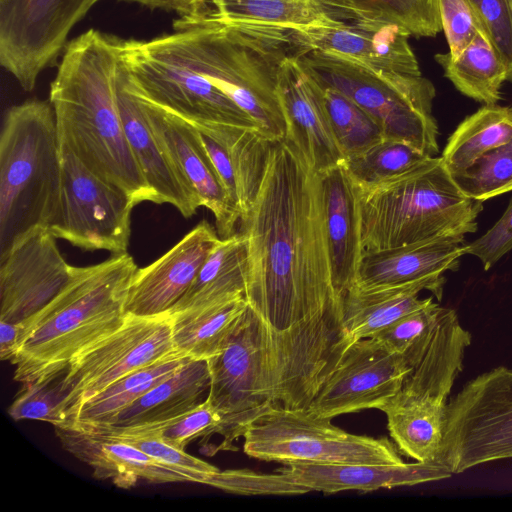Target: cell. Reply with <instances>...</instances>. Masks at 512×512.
<instances>
[{"mask_svg":"<svg viewBox=\"0 0 512 512\" xmlns=\"http://www.w3.org/2000/svg\"><path fill=\"white\" fill-rule=\"evenodd\" d=\"M55 434L64 450L92 469L94 478L110 480L119 488L129 489L140 479L157 484L188 482L185 476L119 438L67 426H55Z\"/></svg>","mask_w":512,"mask_h":512,"instance_id":"obj_20","label":"cell"},{"mask_svg":"<svg viewBox=\"0 0 512 512\" xmlns=\"http://www.w3.org/2000/svg\"><path fill=\"white\" fill-rule=\"evenodd\" d=\"M209 382L207 361L190 359L126 407L109 426L153 425L178 417L202 402Z\"/></svg>","mask_w":512,"mask_h":512,"instance_id":"obj_27","label":"cell"},{"mask_svg":"<svg viewBox=\"0 0 512 512\" xmlns=\"http://www.w3.org/2000/svg\"><path fill=\"white\" fill-rule=\"evenodd\" d=\"M445 281L443 275H437L393 286H353L343 299V322L351 343L372 338L403 316L433 301L432 297L419 298L423 290L432 292L440 301Z\"/></svg>","mask_w":512,"mask_h":512,"instance_id":"obj_25","label":"cell"},{"mask_svg":"<svg viewBox=\"0 0 512 512\" xmlns=\"http://www.w3.org/2000/svg\"><path fill=\"white\" fill-rule=\"evenodd\" d=\"M441 311L442 307L431 301L403 316L372 338L390 351L402 355L414 369L429 347Z\"/></svg>","mask_w":512,"mask_h":512,"instance_id":"obj_37","label":"cell"},{"mask_svg":"<svg viewBox=\"0 0 512 512\" xmlns=\"http://www.w3.org/2000/svg\"><path fill=\"white\" fill-rule=\"evenodd\" d=\"M351 17L397 24L411 36L434 37L442 31L438 0H337Z\"/></svg>","mask_w":512,"mask_h":512,"instance_id":"obj_33","label":"cell"},{"mask_svg":"<svg viewBox=\"0 0 512 512\" xmlns=\"http://www.w3.org/2000/svg\"><path fill=\"white\" fill-rule=\"evenodd\" d=\"M139 101L154 135L179 175L200 205L213 214L219 237L225 239L235 234L240 211L223 187L198 129L156 106Z\"/></svg>","mask_w":512,"mask_h":512,"instance_id":"obj_19","label":"cell"},{"mask_svg":"<svg viewBox=\"0 0 512 512\" xmlns=\"http://www.w3.org/2000/svg\"><path fill=\"white\" fill-rule=\"evenodd\" d=\"M101 0H0V63L25 91L55 63L68 35Z\"/></svg>","mask_w":512,"mask_h":512,"instance_id":"obj_12","label":"cell"},{"mask_svg":"<svg viewBox=\"0 0 512 512\" xmlns=\"http://www.w3.org/2000/svg\"><path fill=\"white\" fill-rule=\"evenodd\" d=\"M482 29L512 82V12L508 0H469Z\"/></svg>","mask_w":512,"mask_h":512,"instance_id":"obj_41","label":"cell"},{"mask_svg":"<svg viewBox=\"0 0 512 512\" xmlns=\"http://www.w3.org/2000/svg\"><path fill=\"white\" fill-rule=\"evenodd\" d=\"M429 157L407 143L385 139L342 165L356 186L371 187L410 171Z\"/></svg>","mask_w":512,"mask_h":512,"instance_id":"obj_35","label":"cell"},{"mask_svg":"<svg viewBox=\"0 0 512 512\" xmlns=\"http://www.w3.org/2000/svg\"><path fill=\"white\" fill-rule=\"evenodd\" d=\"M438 8L448 53L457 57L484 31L469 0H438Z\"/></svg>","mask_w":512,"mask_h":512,"instance_id":"obj_42","label":"cell"},{"mask_svg":"<svg viewBox=\"0 0 512 512\" xmlns=\"http://www.w3.org/2000/svg\"><path fill=\"white\" fill-rule=\"evenodd\" d=\"M197 129L223 187L243 217L259 191L273 142L253 128Z\"/></svg>","mask_w":512,"mask_h":512,"instance_id":"obj_21","label":"cell"},{"mask_svg":"<svg viewBox=\"0 0 512 512\" xmlns=\"http://www.w3.org/2000/svg\"><path fill=\"white\" fill-rule=\"evenodd\" d=\"M297 57L319 82L338 90L370 114L386 139L407 143L431 157L439 153L431 81L422 75L377 73L326 51L301 50Z\"/></svg>","mask_w":512,"mask_h":512,"instance_id":"obj_6","label":"cell"},{"mask_svg":"<svg viewBox=\"0 0 512 512\" xmlns=\"http://www.w3.org/2000/svg\"><path fill=\"white\" fill-rule=\"evenodd\" d=\"M220 424V415L205 399L186 413L157 424L134 427L106 426L84 430L108 434L151 435L175 448L185 450L189 443L198 438L218 434Z\"/></svg>","mask_w":512,"mask_h":512,"instance_id":"obj_36","label":"cell"},{"mask_svg":"<svg viewBox=\"0 0 512 512\" xmlns=\"http://www.w3.org/2000/svg\"><path fill=\"white\" fill-rule=\"evenodd\" d=\"M101 434L119 438L137 447L163 465L185 476L188 482L211 486L215 475L219 471L217 467L188 454L185 450L175 448L155 436Z\"/></svg>","mask_w":512,"mask_h":512,"instance_id":"obj_40","label":"cell"},{"mask_svg":"<svg viewBox=\"0 0 512 512\" xmlns=\"http://www.w3.org/2000/svg\"><path fill=\"white\" fill-rule=\"evenodd\" d=\"M512 249V198L501 218L480 238L465 245V254L476 256L489 270Z\"/></svg>","mask_w":512,"mask_h":512,"instance_id":"obj_43","label":"cell"},{"mask_svg":"<svg viewBox=\"0 0 512 512\" xmlns=\"http://www.w3.org/2000/svg\"><path fill=\"white\" fill-rule=\"evenodd\" d=\"M61 148L51 103L30 100L5 114L0 136V259L57 217Z\"/></svg>","mask_w":512,"mask_h":512,"instance_id":"obj_5","label":"cell"},{"mask_svg":"<svg viewBox=\"0 0 512 512\" xmlns=\"http://www.w3.org/2000/svg\"><path fill=\"white\" fill-rule=\"evenodd\" d=\"M56 240L47 228L36 229L0 259V321L22 323L28 337L70 278Z\"/></svg>","mask_w":512,"mask_h":512,"instance_id":"obj_15","label":"cell"},{"mask_svg":"<svg viewBox=\"0 0 512 512\" xmlns=\"http://www.w3.org/2000/svg\"><path fill=\"white\" fill-rule=\"evenodd\" d=\"M62 188L57 217L47 228L56 239L86 251L127 253L136 206L122 189L91 172L61 148Z\"/></svg>","mask_w":512,"mask_h":512,"instance_id":"obj_9","label":"cell"},{"mask_svg":"<svg viewBox=\"0 0 512 512\" xmlns=\"http://www.w3.org/2000/svg\"><path fill=\"white\" fill-rule=\"evenodd\" d=\"M509 2V6H510V9H511V12H512V0H508Z\"/></svg>","mask_w":512,"mask_h":512,"instance_id":"obj_45","label":"cell"},{"mask_svg":"<svg viewBox=\"0 0 512 512\" xmlns=\"http://www.w3.org/2000/svg\"><path fill=\"white\" fill-rule=\"evenodd\" d=\"M412 370L402 355L376 339L357 340L306 410L329 419L366 409L380 410L401 389Z\"/></svg>","mask_w":512,"mask_h":512,"instance_id":"obj_14","label":"cell"},{"mask_svg":"<svg viewBox=\"0 0 512 512\" xmlns=\"http://www.w3.org/2000/svg\"><path fill=\"white\" fill-rule=\"evenodd\" d=\"M220 240L217 230L203 220L156 261L138 268L127 293L126 315H170Z\"/></svg>","mask_w":512,"mask_h":512,"instance_id":"obj_18","label":"cell"},{"mask_svg":"<svg viewBox=\"0 0 512 512\" xmlns=\"http://www.w3.org/2000/svg\"><path fill=\"white\" fill-rule=\"evenodd\" d=\"M512 458V369L468 381L447 403L442 462L452 474Z\"/></svg>","mask_w":512,"mask_h":512,"instance_id":"obj_8","label":"cell"},{"mask_svg":"<svg viewBox=\"0 0 512 512\" xmlns=\"http://www.w3.org/2000/svg\"><path fill=\"white\" fill-rule=\"evenodd\" d=\"M247 307L239 296L170 315L174 350L191 360H209L225 347Z\"/></svg>","mask_w":512,"mask_h":512,"instance_id":"obj_28","label":"cell"},{"mask_svg":"<svg viewBox=\"0 0 512 512\" xmlns=\"http://www.w3.org/2000/svg\"><path fill=\"white\" fill-rule=\"evenodd\" d=\"M189 360L175 352L152 365L123 376L81 404L62 426L91 429L111 425L120 412Z\"/></svg>","mask_w":512,"mask_h":512,"instance_id":"obj_30","label":"cell"},{"mask_svg":"<svg viewBox=\"0 0 512 512\" xmlns=\"http://www.w3.org/2000/svg\"><path fill=\"white\" fill-rule=\"evenodd\" d=\"M511 139L512 107L484 105L459 124L441 157L449 172L457 173Z\"/></svg>","mask_w":512,"mask_h":512,"instance_id":"obj_32","label":"cell"},{"mask_svg":"<svg viewBox=\"0 0 512 512\" xmlns=\"http://www.w3.org/2000/svg\"><path fill=\"white\" fill-rule=\"evenodd\" d=\"M135 2L150 8H158L176 12L179 18L193 15L199 8L202 0H124Z\"/></svg>","mask_w":512,"mask_h":512,"instance_id":"obj_44","label":"cell"},{"mask_svg":"<svg viewBox=\"0 0 512 512\" xmlns=\"http://www.w3.org/2000/svg\"><path fill=\"white\" fill-rule=\"evenodd\" d=\"M356 189L362 254L474 233L483 210L482 201L459 189L442 157Z\"/></svg>","mask_w":512,"mask_h":512,"instance_id":"obj_4","label":"cell"},{"mask_svg":"<svg viewBox=\"0 0 512 512\" xmlns=\"http://www.w3.org/2000/svg\"><path fill=\"white\" fill-rule=\"evenodd\" d=\"M66 368L23 383L8 408L13 420H40L55 426L65 423L62 382Z\"/></svg>","mask_w":512,"mask_h":512,"instance_id":"obj_39","label":"cell"},{"mask_svg":"<svg viewBox=\"0 0 512 512\" xmlns=\"http://www.w3.org/2000/svg\"><path fill=\"white\" fill-rule=\"evenodd\" d=\"M288 30L299 50L335 53L377 73L421 75L411 35L397 24L353 18Z\"/></svg>","mask_w":512,"mask_h":512,"instance_id":"obj_16","label":"cell"},{"mask_svg":"<svg viewBox=\"0 0 512 512\" xmlns=\"http://www.w3.org/2000/svg\"><path fill=\"white\" fill-rule=\"evenodd\" d=\"M452 473L443 463L320 464L293 462L271 474L247 470L246 495H298L311 491L333 494L342 491L370 492L382 488L413 486L443 480Z\"/></svg>","mask_w":512,"mask_h":512,"instance_id":"obj_13","label":"cell"},{"mask_svg":"<svg viewBox=\"0 0 512 512\" xmlns=\"http://www.w3.org/2000/svg\"><path fill=\"white\" fill-rule=\"evenodd\" d=\"M239 223L266 394L275 408L307 409L352 343L332 280L321 176L285 139L271 144L257 196Z\"/></svg>","mask_w":512,"mask_h":512,"instance_id":"obj_1","label":"cell"},{"mask_svg":"<svg viewBox=\"0 0 512 512\" xmlns=\"http://www.w3.org/2000/svg\"><path fill=\"white\" fill-rule=\"evenodd\" d=\"M331 420L306 409L273 408L246 429L243 451L251 458L283 465L404 463L387 437L352 434Z\"/></svg>","mask_w":512,"mask_h":512,"instance_id":"obj_7","label":"cell"},{"mask_svg":"<svg viewBox=\"0 0 512 512\" xmlns=\"http://www.w3.org/2000/svg\"><path fill=\"white\" fill-rule=\"evenodd\" d=\"M348 19L337 0H202L193 15L177 20L296 28Z\"/></svg>","mask_w":512,"mask_h":512,"instance_id":"obj_26","label":"cell"},{"mask_svg":"<svg viewBox=\"0 0 512 512\" xmlns=\"http://www.w3.org/2000/svg\"><path fill=\"white\" fill-rule=\"evenodd\" d=\"M451 175L466 196L482 202L512 191V139Z\"/></svg>","mask_w":512,"mask_h":512,"instance_id":"obj_38","label":"cell"},{"mask_svg":"<svg viewBox=\"0 0 512 512\" xmlns=\"http://www.w3.org/2000/svg\"><path fill=\"white\" fill-rule=\"evenodd\" d=\"M323 218L334 287L344 299L362 256L356 185L343 165L322 174Z\"/></svg>","mask_w":512,"mask_h":512,"instance_id":"obj_23","label":"cell"},{"mask_svg":"<svg viewBox=\"0 0 512 512\" xmlns=\"http://www.w3.org/2000/svg\"><path fill=\"white\" fill-rule=\"evenodd\" d=\"M444 75L462 94L485 105L497 104L508 71L484 33H478L457 57L436 54Z\"/></svg>","mask_w":512,"mask_h":512,"instance_id":"obj_31","label":"cell"},{"mask_svg":"<svg viewBox=\"0 0 512 512\" xmlns=\"http://www.w3.org/2000/svg\"><path fill=\"white\" fill-rule=\"evenodd\" d=\"M319 83L331 127L345 160L386 139L382 127L370 114L338 90Z\"/></svg>","mask_w":512,"mask_h":512,"instance_id":"obj_34","label":"cell"},{"mask_svg":"<svg viewBox=\"0 0 512 512\" xmlns=\"http://www.w3.org/2000/svg\"><path fill=\"white\" fill-rule=\"evenodd\" d=\"M118 105L126 138L155 195L156 204H170L189 218L201 207L154 135L139 99L127 86L120 69Z\"/></svg>","mask_w":512,"mask_h":512,"instance_id":"obj_22","label":"cell"},{"mask_svg":"<svg viewBox=\"0 0 512 512\" xmlns=\"http://www.w3.org/2000/svg\"><path fill=\"white\" fill-rule=\"evenodd\" d=\"M175 352L170 315L127 316L119 329L78 354L66 366L62 382L65 423L81 404L107 386Z\"/></svg>","mask_w":512,"mask_h":512,"instance_id":"obj_10","label":"cell"},{"mask_svg":"<svg viewBox=\"0 0 512 512\" xmlns=\"http://www.w3.org/2000/svg\"><path fill=\"white\" fill-rule=\"evenodd\" d=\"M297 53L288 55L278 75V96L286 122L285 140L307 165L322 174L345 161L335 138L320 83L300 64Z\"/></svg>","mask_w":512,"mask_h":512,"instance_id":"obj_17","label":"cell"},{"mask_svg":"<svg viewBox=\"0 0 512 512\" xmlns=\"http://www.w3.org/2000/svg\"><path fill=\"white\" fill-rule=\"evenodd\" d=\"M247 244L237 231L211 251L185 296L170 315L245 296Z\"/></svg>","mask_w":512,"mask_h":512,"instance_id":"obj_29","label":"cell"},{"mask_svg":"<svg viewBox=\"0 0 512 512\" xmlns=\"http://www.w3.org/2000/svg\"><path fill=\"white\" fill-rule=\"evenodd\" d=\"M120 69L118 38L89 29L68 42L49 94L60 148L136 205L155 203L125 135L117 96Z\"/></svg>","mask_w":512,"mask_h":512,"instance_id":"obj_2","label":"cell"},{"mask_svg":"<svg viewBox=\"0 0 512 512\" xmlns=\"http://www.w3.org/2000/svg\"><path fill=\"white\" fill-rule=\"evenodd\" d=\"M137 269L128 252L72 266L67 284L37 316L34 331L11 362L14 380L26 383L62 370L119 329L127 318L125 301Z\"/></svg>","mask_w":512,"mask_h":512,"instance_id":"obj_3","label":"cell"},{"mask_svg":"<svg viewBox=\"0 0 512 512\" xmlns=\"http://www.w3.org/2000/svg\"><path fill=\"white\" fill-rule=\"evenodd\" d=\"M210 382L206 399L221 418L219 450H237L234 442L259 417L274 408L265 391L259 322L247 307L220 353L207 360Z\"/></svg>","mask_w":512,"mask_h":512,"instance_id":"obj_11","label":"cell"},{"mask_svg":"<svg viewBox=\"0 0 512 512\" xmlns=\"http://www.w3.org/2000/svg\"><path fill=\"white\" fill-rule=\"evenodd\" d=\"M464 236L440 237L361 256L356 287L393 286L457 270Z\"/></svg>","mask_w":512,"mask_h":512,"instance_id":"obj_24","label":"cell"}]
</instances>
